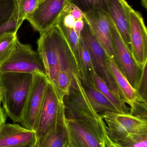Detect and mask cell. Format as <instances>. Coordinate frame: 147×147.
<instances>
[{"label": "cell", "mask_w": 147, "mask_h": 147, "mask_svg": "<svg viewBox=\"0 0 147 147\" xmlns=\"http://www.w3.org/2000/svg\"><path fill=\"white\" fill-rule=\"evenodd\" d=\"M37 45L38 52L42 59L46 74L54 86L60 71H69L81 79L71 48L57 26L41 34Z\"/></svg>", "instance_id": "1"}, {"label": "cell", "mask_w": 147, "mask_h": 147, "mask_svg": "<svg viewBox=\"0 0 147 147\" xmlns=\"http://www.w3.org/2000/svg\"><path fill=\"white\" fill-rule=\"evenodd\" d=\"M33 79L32 74L8 72L0 74V96L3 109L14 123L21 121Z\"/></svg>", "instance_id": "2"}, {"label": "cell", "mask_w": 147, "mask_h": 147, "mask_svg": "<svg viewBox=\"0 0 147 147\" xmlns=\"http://www.w3.org/2000/svg\"><path fill=\"white\" fill-rule=\"evenodd\" d=\"M69 147H104L106 134L104 122L83 121L66 119Z\"/></svg>", "instance_id": "3"}, {"label": "cell", "mask_w": 147, "mask_h": 147, "mask_svg": "<svg viewBox=\"0 0 147 147\" xmlns=\"http://www.w3.org/2000/svg\"><path fill=\"white\" fill-rule=\"evenodd\" d=\"M8 72L46 74L39 53L34 51L30 45L22 44L18 39L11 55L0 65V74Z\"/></svg>", "instance_id": "4"}, {"label": "cell", "mask_w": 147, "mask_h": 147, "mask_svg": "<svg viewBox=\"0 0 147 147\" xmlns=\"http://www.w3.org/2000/svg\"><path fill=\"white\" fill-rule=\"evenodd\" d=\"M80 39L89 52L96 72L103 80L113 93L119 99L125 102L110 71L108 56L85 21Z\"/></svg>", "instance_id": "5"}, {"label": "cell", "mask_w": 147, "mask_h": 147, "mask_svg": "<svg viewBox=\"0 0 147 147\" xmlns=\"http://www.w3.org/2000/svg\"><path fill=\"white\" fill-rule=\"evenodd\" d=\"M64 97L49 80L38 119L36 130L38 139L45 135L64 113Z\"/></svg>", "instance_id": "6"}, {"label": "cell", "mask_w": 147, "mask_h": 147, "mask_svg": "<svg viewBox=\"0 0 147 147\" xmlns=\"http://www.w3.org/2000/svg\"><path fill=\"white\" fill-rule=\"evenodd\" d=\"M106 134L114 142L133 134L147 133V121L129 114L108 113L102 116Z\"/></svg>", "instance_id": "7"}, {"label": "cell", "mask_w": 147, "mask_h": 147, "mask_svg": "<svg viewBox=\"0 0 147 147\" xmlns=\"http://www.w3.org/2000/svg\"><path fill=\"white\" fill-rule=\"evenodd\" d=\"M83 13L84 20L89 25L94 36L101 44L109 57L116 64L120 69L112 40L111 20L108 14L103 9H96Z\"/></svg>", "instance_id": "8"}, {"label": "cell", "mask_w": 147, "mask_h": 147, "mask_svg": "<svg viewBox=\"0 0 147 147\" xmlns=\"http://www.w3.org/2000/svg\"><path fill=\"white\" fill-rule=\"evenodd\" d=\"M48 80L47 76L44 74H33V84L20 123L28 129L36 131L39 115Z\"/></svg>", "instance_id": "9"}, {"label": "cell", "mask_w": 147, "mask_h": 147, "mask_svg": "<svg viewBox=\"0 0 147 147\" xmlns=\"http://www.w3.org/2000/svg\"><path fill=\"white\" fill-rule=\"evenodd\" d=\"M70 0H43L27 19L33 28L40 34L56 26L61 13Z\"/></svg>", "instance_id": "10"}, {"label": "cell", "mask_w": 147, "mask_h": 147, "mask_svg": "<svg viewBox=\"0 0 147 147\" xmlns=\"http://www.w3.org/2000/svg\"><path fill=\"white\" fill-rule=\"evenodd\" d=\"M131 53L138 65L142 68L147 63V31L141 13L129 8Z\"/></svg>", "instance_id": "11"}, {"label": "cell", "mask_w": 147, "mask_h": 147, "mask_svg": "<svg viewBox=\"0 0 147 147\" xmlns=\"http://www.w3.org/2000/svg\"><path fill=\"white\" fill-rule=\"evenodd\" d=\"M111 26L112 40L121 71L133 87L136 90L141 77L143 67H140L135 62L131 51L125 45L112 20Z\"/></svg>", "instance_id": "12"}, {"label": "cell", "mask_w": 147, "mask_h": 147, "mask_svg": "<svg viewBox=\"0 0 147 147\" xmlns=\"http://www.w3.org/2000/svg\"><path fill=\"white\" fill-rule=\"evenodd\" d=\"M38 140L36 132L17 123H4L0 128V147H20Z\"/></svg>", "instance_id": "13"}, {"label": "cell", "mask_w": 147, "mask_h": 147, "mask_svg": "<svg viewBox=\"0 0 147 147\" xmlns=\"http://www.w3.org/2000/svg\"><path fill=\"white\" fill-rule=\"evenodd\" d=\"M129 6L126 0H111L107 13L125 45L131 52L129 16Z\"/></svg>", "instance_id": "14"}, {"label": "cell", "mask_w": 147, "mask_h": 147, "mask_svg": "<svg viewBox=\"0 0 147 147\" xmlns=\"http://www.w3.org/2000/svg\"><path fill=\"white\" fill-rule=\"evenodd\" d=\"M38 147H69L65 113L59 117L48 133L37 140Z\"/></svg>", "instance_id": "15"}, {"label": "cell", "mask_w": 147, "mask_h": 147, "mask_svg": "<svg viewBox=\"0 0 147 147\" xmlns=\"http://www.w3.org/2000/svg\"><path fill=\"white\" fill-rule=\"evenodd\" d=\"M108 62L113 78L123 96L124 102L130 108L133 107L143 98L140 96L137 90L131 85L116 64L109 57Z\"/></svg>", "instance_id": "16"}, {"label": "cell", "mask_w": 147, "mask_h": 147, "mask_svg": "<svg viewBox=\"0 0 147 147\" xmlns=\"http://www.w3.org/2000/svg\"><path fill=\"white\" fill-rule=\"evenodd\" d=\"M84 87L93 109L100 116L108 113L121 114L115 105L96 87Z\"/></svg>", "instance_id": "17"}, {"label": "cell", "mask_w": 147, "mask_h": 147, "mask_svg": "<svg viewBox=\"0 0 147 147\" xmlns=\"http://www.w3.org/2000/svg\"><path fill=\"white\" fill-rule=\"evenodd\" d=\"M56 26L60 29L70 45L77 63L82 82L83 80L84 74L81 59L80 39L78 37L73 28L65 27L60 24H56Z\"/></svg>", "instance_id": "18"}, {"label": "cell", "mask_w": 147, "mask_h": 147, "mask_svg": "<svg viewBox=\"0 0 147 147\" xmlns=\"http://www.w3.org/2000/svg\"><path fill=\"white\" fill-rule=\"evenodd\" d=\"M81 59L83 71L84 78L82 83L84 87H95L94 74L96 72L92 59L87 47L80 39Z\"/></svg>", "instance_id": "19"}, {"label": "cell", "mask_w": 147, "mask_h": 147, "mask_svg": "<svg viewBox=\"0 0 147 147\" xmlns=\"http://www.w3.org/2000/svg\"><path fill=\"white\" fill-rule=\"evenodd\" d=\"M95 87L98 89L118 109L121 114L129 113V108L125 102L119 99L109 89L103 80L95 72L94 75Z\"/></svg>", "instance_id": "20"}, {"label": "cell", "mask_w": 147, "mask_h": 147, "mask_svg": "<svg viewBox=\"0 0 147 147\" xmlns=\"http://www.w3.org/2000/svg\"><path fill=\"white\" fill-rule=\"evenodd\" d=\"M14 16L16 24L20 28L25 20H26L37 8L39 0H14Z\"/></svg>", "instance_id": "21"}, {"label": "cell", "mask_w": 147, "mask_h": 147, "mask_svg": "<svg viewBox=\"0 0 147 147\" xmlns=\"http://www.w3.org/2000/svg\"><path fill=\"white\" fill-rule=\"evenodd\" d=\"M17 33H6L0 36V65L5 62L11 55L18 39Z\"/></svg>", "instance_id": "22"}, {"label": "cell", "mask_w": 147, "mask_h": 147, "mask_svg": "<svg viewBox=\"0 0 147 147\" xmlns=\"http://www.w3.org/2000/svg\"><path fill=\"white\" fill-rule=\"evenodd\" d=\"M111 0H70L71 3L78 7L83 13L96 9H103L108 12Z\"/></svg>", "instance_id": "23"}, {"label": "cell", "mask_w": 147, "mask_h": 147, "mask_svg": "<svg viewBox=\"0 0 147 147\" xmlns=\"http://www.w3.org/2000/svg\"><path fill=\"white\" fill-rule=\"evenodd\" d=\"M115 142L121 147H147V133L131 134Z\"/></svg>", "instance_id": "24"}, {"label": "cell", "mask_w": 147, "mask_h": 147, "mask_svg": "<svg viewBox=\"0 0 147 147\" xmlns=\"http://www.w3.org/2000/svg\"><path fill=\"white\" fill-rule=\"evenodd\" d=\"M75 75L76 74H73L72 72L68 70L60 71L59 72L55 87L63 94V96H65L69 93Z\"/></svg>", "instance_id": "25"}, {"label": "cell", "mask_w": 147, "mask_h": 147, "mask_svg": "<svg viewBox=\"0 0 147 147\" xmlns=\"http://www.w3.org/2000/svg\"><path fill=\"white\" fill-rule=\"evenodd\" d=\"M15 9L14 0H0V26L13 18Z\"/></svg>", "instance_id": "26"}, {"label": "cell", "mask_w": 147, "mask_h": 147, "mask_svg": "<svg viewBox=\"0 0 147 147\" xmlns=\"http://www.w3.org/2000/svg\"><path fill=\"white\" fill-rule=\"evenodd\" d=\"M147 101L142 99L129 108V114L133 116L147 121Z\"/></svg>", "instance_id": "27"}, {"label": "cell", "mask_w": 147, "mask_h": 147, "mask_svg": "<svg viewBox=\"0 0 147 147\" xmlns=\"http://www.w3.org/2000/svg\"><path fill=\"white\" fill-rule=\"evenodd\" d=\"M147 63L142 68L141 77L136 90L140 96L145 101H147Z\"/></svg>", "instance_id": "28"}, {"label": "cell", "mask_w": 147, "mask_h": 147, "mask_svg": "<svg viewBox=\"0 0 147 147\" xmlns=\"http://www.w3.org/2000/svg\"><path fill=\"white\" fill-rule=\"evenodd\" d=\"M19 28L16 24V20L15 18L14 15L13 18L0 26V36L6 33L10 32H17Z\"/></svg>", "instance_id": "29"}, {"label": "cell", "mask_w": 147, "mask_h": 147, "mask_svg": "<svg viewBox=\"0 0 147 147\" xmlns=\"http://www.w3.org/2000/svg\"><path fill=\"white\" fill-rule=\"evenodd\" d=\"M70 13L75 20L83 19L84 13L83 11L76 5L70 3Z\"/></svg>", "instance_id": "30"}, {"label": "cell", "mask_w": 147, "mask_h": 147, "mask_svg": "<svg viewBox=\"0 0 147 147\" xmlns=\"http://www.w3.org/2000/svg\"><path fill=\"white\" fill-rule=\"evenodd\" d=\"M84 26V19H79L75 20L74 26H73V29L77 35L78 37L80 39L81 32L83 31Z\"/></svg>", "instance_id": "31"}, {"label": "cell", "mask_w": 147, "mask_h": 147, "mask_svg": "<svg viewBox=\"0 0 147 147\" xmlns=\"http://www.w3.org/2000/svg\"><path fill=\"white\" fill-rule=\"evenodd\" d=\"M104 147H121L110 139L106 135L104 141Z\"/></svg>", "instance_id": "32"}, {"label": "cell", "mask_w": 147, "mask_h": 147, "mask_svg": "<svg viewBox=\"0 0 147 147\" xmlns=\"http://www.w3.org/2000/svg\"><path fill=\"white\" fill-rule=\"evenodd\" d=\"M6 114L4 113V110L2 108H0V128L2 125L6 122Z\"/></svg>", "instance_id": "33"}, {"label": "cell", "mask_w": 147, "mask_h": 147, "mask_svg": "<svg viewBox=\"0 0 147 147\" xmlns=\"http://www.w3.org/2000/svg\"><path fill=\"white\" fill-rule=\"evenodd\" d=\"M142 5L145 8H147V0H140Z\"/></svg>", "instance_id": "34"}, {"label": "cell", "mask_w": 147, "mask_h": 147, "mask_svg": "<svg viewBox=\"0 0 147 147\" xmlns=\"http://www.w3.org/2000/svg\"><path fill=\"white\" fill-rule=\"evenodd\" d=\"M37 141L36 142H34V143H32L30 145H27V146H24L20 147H34L36 145L37 143Z\"/></svg>", "instance_id": "35"}, {"label": "cell", "mask_w": 147, "mask_h": 147, "mask_svg": "<svg viewBox=\"0 0 147 147\" xmlns=\"http://www.w3.org/2000/svg\"><path fill=\"white\" fill-rule=\"evenodd\" d=\"M1 96H0V108H1Z\"/></svg>", "instance_id": "36"}, {"label": "cell", "mask_w": 147, "mask_h": 147, "mask_svg": "<svg viewBox=\"0 0 147 147\" xmlns=\"http://www.w3.org/2000/svg\"><path fill=\"white\" fill-rule=\"evenodd\" d=\"M34 147H37V143H36V145H35V146Z\"/></svg>", "instance_id": "37"}, {"label": "cell", "mask_w": 147, "mask_h": 147, "mask_svg": "<svg viewBox=\"0 0 147 147\" xmlns=\"http://www.w3.org/2000/svg\"><path fill=\"white\" fill-rule=\"evenodd\" d=\"M43 0H39V3L41 2L42 1H43Z\"/></svg>", "instance_id": "38"}]
</instances>
